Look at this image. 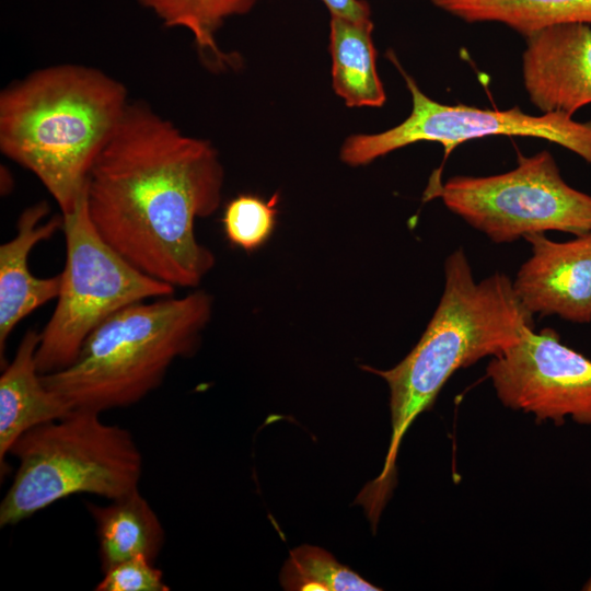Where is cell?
Returning a JSON list of instances; mask_svg holds the SVG:
<instances>
[{"instance_id": "obj_2", "label": "cell", "mask_w": 591, "mask_h": 591, "mask_svg": "<svg viewBox=\"0 0 591 591\" xmlns=\"http://www.w3.org/2000/svg\"><path fill=\"white\" fill-rule=\"evenodd\" d=\"M534 315L517 297L512 280L495 273L476 281L463 248L444 260V287L422 336L394 368L366 370L390 389L392 434L381 474L360 494L371 508L382 509L393 486L399 444L416 417L434 402L459 369L495 357L534 328Z\"/></svg>"}, {"instance_id": "obj_6", "label": "cell", "mask_w": 591, "mask_h": 591, "mask_svg": "<svg viewBox=\"0 0 591 591\" xmlns=\"http://www.w3.org/2000/svg\"><path fill=\"white\" fill-rule=\"evenodd\" d=\"M62 217L66 260L57 304L39 332L35 360L40 374L69 367L89 335L117 311L175 291L135 268L99 235L88 215L85 189Z\"/></svg>"}, {"instance_id": "obj_3", "label": "cell", "mask_w": 591, "mask_h": 591, "mask_svg": "<svg viewBox=\"0 0 591 591\" xmlns=\"http://www.w3.org/2000/svg\"><path fill=\"white\" fill-rule=\"evenodd\" d=\"M126 86L74 63L40 68L0 93V150L70 213L129 104Z\"/></svg>"}, {"instance_id": "obj_13", "label": "cell", "mask_w": 591, "mask_h": 591, "mask_svg": "<svg viewBox=\"0 0 591 591\" xmlns=\"http://www.w3.org/2000/svg\"><path fill=\"white\" fill-rule=\"evenodd\" d=\"M38 343L39 332L28 329L0 375L1 472L12 445L23 433L72 410L44 384L35 360Z\"/></svg>"}, {"instance_id": "obj_14", "label": "cell", "mask_w": 591, "mask_h": 591, "mask_svg": "<svg viewBox=\"0 0 591 591\" xmlns=\"http://www.w3.org/2000/svg\"><path fill=\"white\" fill-rule=\"evenodd\" d=\"M86 508L95 524L103 572L137 556L155 561L164 545L165 532L138 488L109 500L108 505L89 502Z\"/></svg>"}, {"instance_id": "obj_5", "label": "cell", "mask_w": 591, "mask_h": 591, "mask_svg": "<svg viewBox=\"0 0 591 591\" xmlns=\"http://www.w3.org/2000/svg\"><path fill=\"white\" fill-rule=\"evenodd\" d=\"M10 454L19 465L0 503L1 528L73 495L119 498L138 488L142 474V454L131 432L84 409L30 429Z\"/></svg>"}, {"instance_id": "obj_16", "label": "cell", "mask_w": 591, "mask_h": 591, "mask_svg": "<svg viewBox=\"0 0 591 591\" xmlns=\"http://www.w3.org/2000/svg\"><path fill=\"white\" fill-rule=\"evenodd\" d=\"M438 9L467 23L503 24L526 37L570 23L591 25V0H431Z\"/></svg>"}, {"instance_id": "obj_8", "label": "cell", "mask_w": 591, "mask_h": 591, "mask_svg": "<svg viewBox=\"0 0 591 591\" xmlns=\"http://www.w3.org/2000/svg\"><path fill=\"white\" fill-rule=\"evenodd\" d=\"M389 58L402 73L410 92L412 112L404 121L385 131L347 137L339 151L340 160L345 164L367 165L419 141L439 142L449 152L471 139L519 136L554 142L578 154L591 165V119L577 121L558 113L533 116L518 106L500 111L463 104H441L419 89L392 51L389 53Z\"/></svg>"}, {"instance_id": "obj_21", "label": "cell", "mask_w": 591, "mask_h": 591, "mask_svg": "<svg viewBox=\"0 0 591 591\" xmlns=\"http://www.w3.org/2000/svg\"><path fill=\"white\" fill-rule=\"evenodd\" d=\"M331 15L352 21L371 19V9L364 0H321Z\"/></svg>"}, {"instance_id": "obj_12", "label": "cell", "mask_w": 591, "mask_h": 591, "mask_svg": "<svg viewBox=\"0 0 591 591\" xmlns=\"http://www.w3.org/2000/svg\"><path fill=\"white\" fill-rule=\"evenodd\" d=\"M45 201L25 208L16 222V234L0 246V359L3 366L9 336L16 325L45 303L57 299L61 276L35 277L28 267L34 246L62 229L63 217L45 220Z\"/></svg>"}, {"instance_id": "obj_4", "label": "cell", "mask_w": 591, "mask_h": 591, "mask_svg": "<svg viewBox=\"0 0 591 591\" xmlns=\"http://www.w3.org/2000/svg\"><path fill=\"white\" fill-rule=\"evenodd\" d=\"M212 313L197 290L117 311L85 339L67 368L42 374L71 409L103 413L135 405L158 389L175 360L190 356Z\"/></svg>"}, {"instance_id": "obj_18", "label": "cell", "mask_w": 591, "mask_h": 591, "mask_svg": "<svg viewBox=\"0 0 591 591\" xmlns=\"http://www.w3.org/2000/svg\"><path fill=\"white\" fill-rule=\"evenodd\" d=\"M286 590L296 591H376L357 572L338 563L323 548L302 545L290 553L281 570Z\"/></svg>"}, {"instance_id": "obj_7", "label": "cell", "mask_w": 591, "mask_h": 591, "mask_svg": "<svg viewBox=\"0 0 591 591\" xmlns=\"http://www.w3.org/2000/svg\"><path fill=\"white\" fill-rule=\"evenodd\" d=\"M426 196L440 197L453 213L494 243L546 231L591 232V195L568 185L546 150L519 155L518 165L490 176L432 179Z\"/></svg>"}, {"instance_id": "obj_9", "label": "cell", "mask_w": 591, "mask_h": 591, "mask_svg": "<svg viewBox=\"0 0 591 591\" xmlns=\"http://www.w3.org/2000/svg\"><path fill=\"white\" fill-rule=\"evenodd\" d=\"M500 402L561 425H591V359L561 343L553 328L525 331L486 368Z\"/></svg>"}, {"instance_id": "obj_22", "label": "cell", "mask_w": 591, "mask_h": 591, "mask_svg": "<svg viewBox=\"0 0 591 591\" xmlns=\"http://www.w3.org/2000/svg\"><path fill=\"white\" fill-rule=\"evenodd\" d=\"M582 590L584 591H591V576L587 580V582L583 584Z\"/></svg>"}, {"instance_id": "obj_17", "label": "cell", "mask_w": 591, "mask_h": 591, "mask_svg": "<svg viewBox=\"0 0 591 591\" xmlns=\"http://www.w3.org/2000/svg\"><path fill=\"white\" fill-rule=\"evenodd\" d=\"M258 0H139L165 27L189 32L196 48L212 70L239 66L240 58L223 51L217 35L232 16L248 13Z\"/></svg>"}, {"instance_id": "obj_15", "label": "cell", "mask_w": 591, "mask_h": 591, "mask_svg": "<svg viewBox=\"0 0 591 591\" xmlns=\"http://www.w3.org/2000/svg\"><path fill=\"white\" fill-rule=\"evenodd\" d=\"M373 22L331 15L329 53L335 93L349 107H381L386 101L376 70Z\"/></svg>"}, {"instance_id": "obj_19", "label": "cell", "mask_w": 591, "mask_h": 591, "mask_svg": "<svg viewBox=\"0 0 591 591\" xmlns=\"http://www.w3.org/2000/svg\"><path fill=\"white\" fill-rule=\"evenodd\" d=\"M278 201V193L269 200L250 194L232 198L225 205L222 217L229 242L246 252L263 246L275 229Z\"/></svg>"}, {"instance_id": "obj_11", "label": "cell", "mask_w": 591, "mask_h": 591, "mask_svg": "<svg viewBox=\"0 0 591 591\" xmlns=\"http://www.w3.org/2000/svg\"><path fill=\"white\" fill-rule=\"evenodd\" d=\"M522 79L531 103L543 114L572 117L591 103V27L554 25L525 37Z\"/></svg>"}, {"instance_id": "obj_10", "label": "cell", "mask_w": 591, "mask_h": 591, "mask_svg": "<svg viewBox=\"0 0 591 591\" xmlns=\"http://www.w3.org/2000/svg\"><path fill=\"white\" fill-rule=\"evenodd\" d=\"M524 239L532 254L512 281L524 309L532 315L591 323V232L566 242L544 233Z\"/></svg>"}, {"instance_id": "obj_20", "label": "cell", "mask_w": 591, "mask_h": 591, "mask_svg": "<svg viewBox=\"0 0 591 591\" xmlns=\"http://www.w3.org/2000/svg\"><path fill=\"white\" fill-rule=\"evenodd\" d=\"M96 591H169L163 572L143 556L124 560L106 570Z\"/></svg>"}, {"instance_id": "obj_1", "label": "cell", "mask_w": 591, "mask_h": 591, "mask_svg": "<svg viewBox=\"0 0 591 591\" xmlns=\"http://www.w3.org/2000/svg\"><path fill=\"white\" fill-rule=\"evenodd\" d=\"M224 170L216 148L147 103L130 101L85 184L89 218L125 260L174 288L197 287L216 258L195 221L220 206Z\"/></svg>"}]
</instances>
